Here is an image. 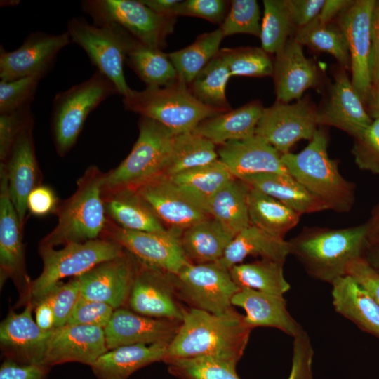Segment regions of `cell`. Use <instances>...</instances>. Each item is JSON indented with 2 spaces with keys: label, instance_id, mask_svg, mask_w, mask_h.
I'll list each match as a JSON object with an SVG mask.
<instances>
[{
  "label": "cell",
  "instance_id": "cell-13",
  "mask_svg": "<svg viewBox=\"0 0 379 379\" xmlns=\"http://www.w3.org/2000/svg\"><path fill=\"white\" fill-rule=\"evenodd\" d=\"M317 111L306 100L294 104L277 100L264 108L255 134L262 138L281 154L300 140H311L317 130Z\"/></svg>",
  "mask_w": 379,
  "mask_h": 379
},
{
  "label": "cell",
  "instance_id": "cell-43",
  "mask_svg": "<svg viewBox=\"0 0 379 379\" xmlns=\"http://www.w3.org/2000/svg\"><path fill=\"white\" fill-rule=\"evenodd\" d=\"M231 77L218 53L196 76L188 87L193 95L206 106L225 112L231 110L225 88Z\"/></svg>",
  "mask_w": 379,
  "mask_h": 379
},
{
  "label": "cell",
  "instance_id": "cell-15",
  "mask_svg": "<svg viewBox=\"0 0 379 379\" xmlns=\"http://www.w3.org/2000/svg\"><path fill=\"white\" fill-rule=\"evenodd\" d=\"M179 299L175 274L138 261L128 300L132 311L146 317L181 321L185 308Z\"/></svg>",
  "mask_w": 379,
  "mask_h": 379
},
{
  "label": "cell",
  "instance_id": "cell-12",
  "mask_svg": "<svg viewBox=\"0 0 379 379\" xmlns=\"http://www.w3.org/2000/svg\"><path fill=\"white\" fill-rule=\"evenodd\" d=\"M376 1L356 0L340 13L338 25L343 31L350 56L351 82L363 101L372 90L371 76V22Z\"/></svg>",
  "mask_w": 379,
  "mask_h": 379
},
{
  "label": "cell",
  "instance_id": "cell-62",
  "mask_svg": "<svg viewBox=\"0 0 379 379\" xmlns=\"http://www.w3.org/2000/svg\"><path fill=\"white\" fill-rule=\"evenodd\" d=\"M368 113L372 119L379 118V83L373 86L371 92L368 98Z\"/></svg>",
  "mask_w": 379,
  "mask_h": 379
},
{
  "label": "cell",
  "instance_id": "cell-7",
  "mask_svg": "<svg viewBox=\"0 0 379 379\" xmlns=\"http://www.w3.org/2000/svg\"><path fill=\"white\" fill-rule=\"evenodd\" d=\"M115 94L119 93L114 84L96 70L87 80L55 95L51 129L60 156H65L75 145L88 114Z\"/></svg>",
  "mask_w": 379,
  "mask_h": 379
},
{
  "label": "cell",
  "instance_id": "cell-18",
  "mask_svg": "<svg viewBox=\"0 0 379 379\" xmlns=\"http://www.w3.org/2000/svg\"><path fill=\"white\" fill-rule=\"evenodd\" d=\"M138 266V260L125 250L117 258L105 261L77 277L81 295L106 303L114 310L128 302Z\"/></svg>",
  "mask_w": 379,
  "mask_h": 379
},
{
  "label": "cell",
  "instance_id": "cell-20",
  "mask_svg": "<svg viewBox=\"0 0 379 379\" xmlns=\"http://www.w3.org/2000/svg\"><path fill=\"white\" fill-rule=\"evenodd\" d=\"M181 321L153 318L124 307L114 310L104 328L108 350L135 344L169 343Z\"/></svg>",
  "mask_w": 379,
  "mask_h": 379
},
{
  "label": "cell",
  "instance_id": "cell-33",
  "mask_svg": "<svg viewBox=\"0 0 379 379\" xmlns=\"http://www.w3.org/2000/svg\"><path fill=\"white\" fill-rule=\"evenodd\" d=\"M264 107L254 100L235 109L202 121L194 130L215 145L240 140L255 135Z\"/></svg>",
  "mask_w": 379,
  "mask_h": 379
},
{
  "label": "cell",
  "instance_id": "cell-31",
  "mask_svg": "<svg viewBox=\"0 0 379 379\" xmlns=\"http://www.w3.org/2000/svg\"><path fill=\"white\" fill-rule=\"evenodd\" d=\"M235 235L218 220L208 217L185 230L180 241L190 262L211 263L222 257Z\"/></svg>",
  "mask_w": 379,
  "mask_h": 379
},
{
  "label": "cell",
  "instance_id": "cell-48",
  "mask_svg": "<svg viewBox=\"0 0 379 379\" xmlns=\"http://www.w3.org/2000/svg\"><path fill=\"white\" fill-rule=\"evenodd\" d=\"M43 77L31 76L0 81V114L31 106L38 85Z\"/></svg>",
  "mask_w": 379,
  "mask_h": 379
},
{
  "label": "cell",
  "instance_id": "cell-29",
  "mask_svg": "<svg viewBox=\"0 0 379 379\" xmlns=\"http://www.w3.org/2000/svg\"><path fill=\"white\" fill-rule=\"evenodd\" d=\"M334 310L364 332L379 338V304L373 295L351 276L332 284Z\"/></svg>",
  "mask_w": 379,
  "mask_h": 379
},
{
  "label": "cell",
  "instance_id": "cell-19",
  "mask_svg": "<svg viewBox=\"0 0 379 379\" xmlns=\"http://www.w3.org/2000/svg\"><path fill=\"white\" fill-rule=\"evenodd\" d=\"M107 351L103 328L65 325L52 330L42 364L51 367L67 362H78L91 366Z\"/></svg>",
  "mask_w": 379,
  "mask_h": 379
},
{
  "label": "cell",
  "instance_id": "cell-49",
  "mask_svg": "<svg viewBox=\"0 0 379 379\" xmlns=\"http://www.w3.org/2000/svg\"><path fill=\"white\" fill-rule=\"evenodd\" d=\"M80 295V282L76 277L67 283L58 282L41 297L48 302L53 310L54 329L67 324Z\"/></svg>",
  "mask_w": 379,
  "mask_h": 379
},
{
  "label": "cell",
  "instance_id": "cell-6",
  "mask_svg": "<svg viewBox=\"0 0 379 379\" xmlns=\"http://www.w3.org/2000/svg\"><path fill=\"white\" fill-rule=\"evenodd\" d=\"M139 135L131 152L115 168L103 174L102 195L135 190L161 175L175 134L160 123L140 117Z\"/></svg>",
  "mask_w": 379,
  "mask_h": 379
},
{
  "label": "cell",
  "instance_id": "cell-46",
  "mask_svg": "<svg viewBox=\"0 0 379 379\" xmlns=\"http://www.w3.org/2000/svg\"><path fill=\"white\" fill-rule=\"evenodd\" d=\"M219 53L225 62L231 77L273 75L274 62L262 48H222Z\"/></svg>",
  "mask_w": 379,
  "mask_h": 379
},
{
  "label": "cell",
  "instance_id": "cell-4",
  "mask_svg": "<svg viewBox=\"0 0 379 379\" xmlns=\"http://www.w3.org/2000/svg\"><path fill=\"white\" fill-rule=\"evenodd\" d=\"M103 174L95 166L87 168L77 180L75 192L58 206V223L40 246L81 243L102 234L108 221L102 195Z\"/></svg>",
  "mask_w": 379,
  "mask_h": 379
},
{
  "label": "cell",
  "instance_id": "cell-37",
  "mask_svg": "<svg viewBox=\"0 0 379 379\" xmlns=\"http://www.w3.org/2000/svg\"><path fill=\"white\" fill-rule=\"evenodd\" d=\"M250 225L280 239L295 227L301 215L274 198L250 187L248 194Z\"/></svg>",
  "mask_w": 379,
  "mask_h": 379
},
{
  "label": "cell",
  "instance_id": "cell-23",
  "mask_svg": "<svg viewBox=\"0 0 379 379\" xmlns=\"http://www.w3.org/2000/svg\"><path fill=\"white\" fill-rule=\"evenodd\" d=\"M32 302L28 300L20 313L11 312L0 325V343L7 359L22 364H42L50 331L42 330L34 321Z\"/></svg>",
  "mask_w": 379,
  "mask_h": 379
},
{
  "label": "cell",
  "instance_id": "cell-64",
  "mask_svg": "<svg viewBox=\"0 0 379 379\" xmlns=\"http://www.w3.org/2000/svg\"><path fill=\"white\" fill-rule=\"evenodd\" d=\"M365 258L379 273V246H370L366 253Z\"/></svg>",
  "mask_w": 379,
  "mask_h": 379
},
{
  "label": "cell",
  "instance_id": "cell-34",
  "mask_svg": "<svg viewBox=\"0 0 379 379\" xmlns=\"http://www.w3.org/2000/svg\"><path fill=\"white\" fill-rule=\"evenodd\" d=\"M241 180L250 187L274 198L301 215L328 210L321 200L288 173H258Z\"/></svg>",
  "mask_w": 379,
  "mask_h": 379
},
{
  "label": "cell",
  "instance_id": "cell-45",
  "mask_svg": "<svg viewBox=\"0 0 379 379\" xmlns=\"http://www.w3.org/2000/svg\"><path fill=\"white\" fill-rule=\"evenodd\" d=\"M263 5L261 48L268 54L277 55L290 38L293 24L284 0H264Z\"/></svg>",
  "mask_w": 379,
  "mask_h": 379
},
{
  "label": "cell",
  "instance_id": "cell-42",
  "mask_svg": "<svg viewBox=\"0 0 379 379\" xmlns=\"http://www.w3.org/2000/svg\"><path fill=\"white\" fill-rule=\"evenodd\" d=\"M233 178L226 166L218 159L169 178L199 206Z\"/></svg>",
  "mask_w": 379,
  "mask_h": 379
},
{
  "label": "cell",
  "instance_id": "cell-61",
  "mask_svg": "<svg viewBox=\"0 0 379 379\" xmlns=\"http://www.w3.org/2000/svg\"><path fill=\"white\" fill-rule=\"evenodd\" d=\"M154 12L162 15H175L173 10L179 0H140Z\"/></svg>",
  "mask_w": 379,
  "mask_h": 379
},
{
  "label": "cell",
  "instance_id": "cell-44",
  "mask_svg": "<svg viewBox=\"0 0 379 379\" xmlns=\"http://www.w3.org/2000/svg\"><path fill=\"white\" fill-rule=\"evenodd\" d=\"M295 38L302 45L332 55L344 69H351L347 44L338 25L323 23L317 17L298 28Z\"/></svg>",
  "mask_w": 379,
  "mask_h": 379
},
{
  "label": "cell",
  "instance_id": "cell-3",
  "mask_svg": "<svg viewBox=\"0 0 379 379\" xmlns=\"http://www.w3.org/2000/svg\"><path fill=\"white\" fill-rule=\"evenodd\" d=\"M327 145L324 131L317 128L302 151L281 154V161L288 173L328 209L347 213L354 202V186L342 176L337 162L328 156Z\"/></svg>",
  "mask_w": 379,
  "mask_h": 379
},
{
  "label": "cell",
  "instance_id": "cell-55",
  "mask_svg": "<svg viewBox=\"0 0 379 379\" xmlns=\"http://www.w3.org/2000/svg\"><path fill=\"white\" fill-rule=\"evenodd\" d=\"M347 275L367 290L379 304V273L365 258L353 261L348 267Z\"/></svg>",
  "mask_w": 379,
  "mask_h": 379
},
{
  "label": "cell",
  "instance_id": "cell-63",
  "mask_svg": "<svg viewBox=\"0 0 379 379\" xmlns=\"http://www.w3.org/2000/svg\"><path fill=\"white\" fill-rule=\"evenodd\" d=\"M369 225L368 242L370 246H379V208L375 212V214L371 221L368 222Z\"/></svg>",
  "mask_w": 379,
  "mask_h": 379
},
{
  "label": "cell",
  "instance_id": "cell-30",
  "mask_svg": "<svg viewBox=\"0 0 379 379\" xmlns=\"http://www.w3.org/2000/svg\"><path fill=\"white\" fill-rule=\"evenodd\" d=\"M168 343L121 346L102 354L91 366L97 379H128L139 369L165 359Z\"/></svg>",
  "mask_w": 379,
  "mask_h": 379
},
{
  "label": "cell",
  "instance_id": "cell-38",
  "mask_svg": "<svg viewBox=\"0 0 379 379\" xmlns=\"http://www.w3.org/2000/svg\"><path fill=\"white\" fill-rule=\"evenodd\" d=\"M218 159L216 145L194 131L175 135L161 175L171 178Z\"/></svg>",
  "mask_w": 379,
  "mask_h": 379
},
{
  "label": "cell",
  "instance_id": "cell-39",
  "mask_svg": "<svg viewBox=\"0 0 379 379\" xmlns=\"http://www.w3.org/2000/svg\"><path fill=\"white\" fill-rule=\"evenodd\" d=\"M284 264L279 261L260 259L234 265L229 272L239 288H248L284 296L291 288L284 275Z\"/></svg>",
  "mask_w": 379,
  "mask_h": 379
},
{
  "label": "cell",
  "instance_id": "cell-5",
  "mask_svg": "<svg viewBox=\"0 0 379 379\" xmlns=\"http://www.w3.org/2000/svg\"><path fill=\"white\" fill-rule=\"evenodd\" d=\"M122 102L126 110L154 120L175 135L192 131L202 121L226 112L201 102L178 79L162 87L131 89Z\"/></svg>",
  "mask_w": 379,
  "mask_h": 379
},
{
  "label": "cell",
  "instance_id": "cell-14",
  "mask_svg": "<svg viewBox=\"0 0 379 379\" xmlns=\"http://www.w3.org/2000/svg\"><path fill=\"white\" fill-rule=\"evenodd\" d=\"M102 235L119 243L140 263L153 268L177 274L190 262L182 249L180 238L170 232L128 230L107 221Z\"/></svg>",
  "mask_w": 379,
  "mask_h": 379
},
{
  "label": "cell",
  "instance_id": "cell-8",
  "mask_svg": "<svg viewBox=\"0 0 379 379\" xmlns=\"http://www.w3.org/2000/svg\"><path fill=\"white\" fill-rule=\"evenodd\" d=\"M67 32L71 42L82 48L97 70L114 84L119 95L126 96L131 88L124 77V64L136 39L119 25L90 24L84 17L69 20Z\"/></svg>",
  "mask_w": 379,
  "mask_h": 379
},
{
  "label": "cell",
  "instance_id": "cell-54",
  "mask_svg": "<svg viewBox=\"0 0 379 379\" xmlns=\"http://www.w3.org/2000/svg\"><path fill=\"white\" fill-rule=\"evenodd\" d=\"M50 366L40 364H22L6 359L0 367V379H48Z\"/></svg>",
  "mask_w": 379,
  "mask_h": 379
},
{
  "label": "cell",
  "instance_id": "cell-27",
  "mask_svg": "<svg viewBox=\"0 0 379 379\" xmlns=\"http://www.w3.org/2000/svg\"><path fill=\"white\" fill-rule=\"evenodd\" d=\"M232 305L245 310V321L252 329L259 326L275 328L293 338L303 330L288 312L282 295L241 288L233 296Z\"/></svg>",
  "mask_w": 379,
  "mask_h": 379
},
{
  "label": "cell",
  "instance_id": "cell-21",
  "mask_svg": "<svg viewBox=\"0 0 379 379\" xmlns=\"http://www.w3.org/2000/svg\"><path fill=\"white\" fill-rule=\"evenodd\" d=\"M33 124L34 118L32 117L22 127L8 160L4 163L10 197L22 228L28 209V197L39 186L40 180L32 135Z\"/></svg>",
  "mask_w": 379,
  "mask_h": 379
},
{
  "label": "cell",
  "instance_id": "cell-17",
  "mask_svg": "<svg viewBox=\"0 0 379 379\" xmlns=\"http://www.w3.org/2000/svg\"><path fill=\"white\" fill-rule=\"evenodd\" d=\"M135 190L164 227L179 238L185 230L210 217L164 175H159Z\"/></svg>",
  "mask_w": 379,
  "mask_h": 379
},
{
  "label": "cell",
  "instance_id": "cell-9",
  "mask_svg": "<svg viewBox=\"0 0 379 379\" xmlns=\"http://www.w3.org/2000/svg\"><path fill=\"white\" fill-rule=\"evenodd\" d=\"M124 251L119 243L105 237L68 244L58 250L39 246L43 270L30 283L28 300H38L62 279L79 277L105 261L119 257Z\"/></svg>",
  "mask_w": 379,
  "mask_h": 379
},
{
  "label": "cell",
  "instance_id": "cell-28",
  "mask_svg": "<svg viewBox=\"0 0 379 379\" xmlns=\"http://www.w3.org/2000/svg\"><path fill=\"white\" fill-rule=\"evenodd\" d=\"M5 164H0V279L20 276L24 271L22 230L11 201Z\"/></svg>",
  "mask_w": 379,
  "mask_h": 379
},
{
  "label": "cell",
  "instance_id": "cell-26",
  "mask_svg": "<svg viewBox=\"0 0 379 379\" xmlns=\"http://www.w3.org/2000/svg\"><path fill=\"white\" fill-rule=\"evenodd\" d=\"M273 76L277 100L286 103L300 100L318 79L315 65L305 56L302 45L295 37H290L276 55Z\"/></svg>",
  "mask_w": 379,
  "mask_h": 379
},
{
  "label": "cell",
  "instance_id": "cell-40",
  "mask_svg": "<svg viewBox=\"0 0 379 379\" xmlns=\"http://www.w3.org/2000/svg\"><path fill=\"white\" fill-rule=\"evenodd\" d=\"M125 63L146 84L147 87H162L178 79L175 69L168 53L138 41L128 50Z\"/></svg>",
  "mask_w": 379,
  "mask_h": 379
},
{
  "label": "cell",
  "instance_id": "cell-1",
  "mask_svg": "<svg viewBox=\"0 0 379 379\" xmlns=\"http://www.w3.org/2000/svg\"><path fill=\"white\" fill-rule=\"evenodd\" d=\"M251 331L244 315L233 307L220 314L185 309L179 328L168 345L164 361L210 357L237 364Z\"/></svg>",
  "mask_w": 379,
  "mask_h": 379
},
{
  "label": "cell",
  "instance_id": "cell-60",
  "mask_svg": "<svg viewBox=\"0 0 379 379\" xmlns=\"http://www.w3.org/2000/svg\"><path fill=\"white\" fill-rule=\"evenodd\" d=\"M347 0H325L317 18L323 23H330L332 19L350 3Z\"/></svg>",
  "mask_w": 379,
  "mask_h": 379
},
{
  "label": "cell",
  "instance_id": "cell-53",
  "mask_svg": "<svg viewBox=\"0 0 379 379\" xmlns=\"http://www.w3.org/2000/svg\"><path fill=\"white\" fill-rule=\"evenodd\" d=\"M227 6L228 1L223 0L180 1L173 15L201 18L220 25L227 14Z\"/></svg>",
  "mask_w": 379,
  "mask_h": 379
},
{
  "label": "cell",
  "instance_id": "cell-59",
  "mask_svg": "<svg viewBox=\"0 0 379 379\" xmlns=\"http://www.w3.org/2000/svg\"><path fill=\"white\" fill-rule=\"evenodd\" d=\"M35 308L36 323L45 331H50L55 327V315L48 302L41 298L32 302Z\"/></svg>",
  "mask_w": 379,
  "mask_h": 379
},
{
  "label": "cell",
  "instance_id": "cell-50",
  "mask_svg": "<svg viewBox=\"0 0 379 379\" xmlns=\"http://www.w3.org/2000/svg\"><path fill=\"white\" fill-rule=\"evenodd\" d=\"M354 139L352 152L358 167L379 173V118L373 119L361 135Z\"/></svg>",
  "mask_w": 379,
  "mask_h": 379
},
{
  "label": "cell",
  "instance_id": "cell-32",
  "mask_svg": "<svg viewBox=\"0 0 379 379\" xmlns=\"http://www.w3.org/2000/svg\"><path fill=\"white\" fill-rule=\"evenodd\" d=\"M290 255L288 241L275 237L250 225L237 234L222 257L216 262L229 270L248 256L285 262Z\"/></svg>",
  "mask_w": 379,
  "mask_h": 379
},
{
  "label": "cell",
  "instance_id": "cell-35",
  "mask_svg": "<svg viewBox=\"0 0 379 379\" xmlns=\"http://www.w3.org/2000/svg\"><path fill=\"white\" fill-rule=\"evenodd\" d=\"M106 214L124 229L145 232H169L135 190L102 196Z\"/></svg>",
  "mask_w": 379,
  "mask_h": 379
},
{
  "label": "cell",
  "instance_id": "cell-57",
  "mask_svg": "<svg viewBox=\"0 0 379 379\" xmlns=\"http://www.w3.org/2000/svg\"><path fill=\"white\" fill-rule=\"evenodd\" d=\"M58 208V199L53 190L39 185L34 188L27 199V208L36 216H44L54 212Z\"/></svg>",
  "mask_w": 379,
  "mask_h": 379
},
{
  "label": "cell",
  "instance_id": "cell-11",
  "mask_svg": "<svg viewBox=\"0 0 379 379\" xmlns=\"http://www.w3.org/2000/svg\"><path fill=\"white\" fill-rule=\"evenodd\" d=\"M180 300L190 308L223 314L232 308V299L239 288L229 270L216 262H189L175 274Z\"/></svg>",
  "mask_w": 379,
  "mask_h": 379
},
{
  "label": "cell",
  "instance_id": "cell-56",
  "mask_svg": "<svg viewBox=\"0 0 379 379\" xmlns=\"http://www.w3.org/2000/svg\"><path fill=\"white\" fill-rule=\"evenodd\" d=\"M291 20L298 28L313 21L319 14L325 0H284Z\"/></svg>",
  "mask_w": 379,
  "mask_h": 379
},
{
  "label": "cell",
  "instance_id": "cell-10",
  "mask_svg": "<svg viewBox=\"0 0 379 379\" xmlns=\"http://www.w3.org/2000/svg\"><path fill=\"white\" fill-rule=\"evenodd\" d=\"M81 6L94 25H119L144 45L160 50L173 32L177 18L159 15L140 0H84Z\"/></svg>",
  "mask_w": 379,
  "mask_h": 379
},
{
  "label": "cell",
  "instance_id": "cell-51",
  "mask_svg": "<svg viewBox=\"0 0 379 379\" xmlns=\"http://www.w3.org/2000/svg\"><path fill=\"white\" fill-rule=\"evenodd\" d=\"M114 309L110 305L80 295L66 325H85L105 328Z\"/></svg>",
  "mask_w": 379,
  "mask_h": 379
},
{
  "label": "cell",
  "instance_id": "cell-22",
  "mask_svg": "<svg viewBox=\"0 0 379 379\" xmlns=\"http://www.w3.org/2000/svg\"><path fill=\"white\" fill-rule=\"evenodd\" d=\"M334 78L328 99L317 111L318 124L336 127L357 138L373 119L345 71L338 72Z\"/></svg>",
  "mask_w": 379,
  "mask_h": 379
},
{
  "label": "cell",
  "instance_id": "cell-47",
  "mask_svg": "<svg viewBox=\"0 0 379 379\" xmlns=\"http://www.w3.org/2000/svg\"><path fill=\"white\" fill-rule=\"evenodd\" d=\"M260 8L255 0H234L220 29L225 36L248 34L260 37Z\"/></svg>",
  "mask_w": 379,
  "mask_h": 379
},
{
  "label": "cell",
  "instance_id": "cell-2",
  "mask_svg": "<svg viewBox=\"0 0 379 379\" xmlns=\"http://www.w3.org/2000/svg\"><path fill=\"white\" fill-rule=\"evenodd\" d=\"M368 230V222L340 229L305 227L288 241L290 255L312 278L331 284L347 275L353 261L365 258Z\"/></svg>",
  "mask_w": 379,
  "mask_h": 379
},
{
  "label": "cell",
  "instance_id": "cell-25",
  "mask_svg": "<svg viewBox=\"0 0 379 379\" xmlns=\"http://www.w3.org/2000/svg\"><path fill=\"white\" fill-rule=\"evenodd\" d=\"M219 159L235 178L258 173L287 174L281 154L262 138L254 135L229 141L217 149Z\"/></svg>",
  "mask_w": 379,
  "mask_h": 379
},
{
  "label": "cell",
  "instance_id": "cell-58",
  "mask_svg": "<svg viewBox=\"0 0 379 379\" xmlns=\"http://www.w3.org/2000/svg\"><path fill=\"white\" fill-rule=\"evenodd\" d=\"M371 76L372 85L379 83V1H376L371 22Z\"/></svg>",
  "mask_w": 379,
  "mask_h": 379
},
{
  "label": "cell",
  "instance_id": "cell-52",
  "mask_svg": "<svg viewBox=\"0 0 379 379\" xmlns=\"http://www.w3.org/2000/svg\"><path fill=\"white\" fill-rule=\"evenodd\" d=\"M33 117L31 106L0 114V160L5 163L24 125Z\"/></svg>",
  "mask_w": 379,
  "mask_h": 379
},
{
  "label": "cell",
  "instance_id": "cell-16",
  "mask_svg": "<svg viewBox=\"0 0 379 379\" xmlns=\"http://www.w3.org/2000/svg\"><path fill=\"white\" fill-rule=\"evenodd\" d=\"M71 43L68 33H30L13 51L1 47L0 78L11 81L31 76L44 77L51 69L59 52Z\"/></svg>",
  "mask_w": 379,
  "mask_h": 379
},
{
  "label": "cell",
  "instance_id": "cell-41",
  "mask_svg": "<svg viewBox=\"0 0 379 379\" xmlns=\"http://www.w3.org/2000/svg\"><path fill=\"white\" fill-rule=\"evenodd\" d=\"M225 36L220 27L199 35L190 46L168 53L178 79L187 86L198 73L219 53Z\"/></svg>",
  "mask_w": 379,
  "mask_h": 379
},
{
  "label": "cell",
  "instance_id": "cell-24",
  "mask_svg": "<svg viewBox=\"0 0 379 379\" xmlns=\"http://www.w3.org/2000/svg\"><path fill=\"white\" fill-rule=\"evenodd\" d=\"M293 350L292 367L288 379H313L314 350L298 344ZM168 371L178 379H240L237 364L210 357L173 359L165 362Z\"/></svg>",
  "mask_w": 379,
  "mask_h": 379
},
{
  "label": "cell",
  "instance_id": "cell-36",
  "mask_svg": "<svg viewBox=\"0 0 379 379\" xmlns=\"http://www.w3.org/2000/svg\"><path fill=\"white\" fill-rule=\"evenodd\" d=\"M250 186L233 178L214 194L199 204V207L234 234L250 225L248 194Z\"/></svg>",
  "mask_w": 379,
  "mask_h": 379
}]
</instances>
